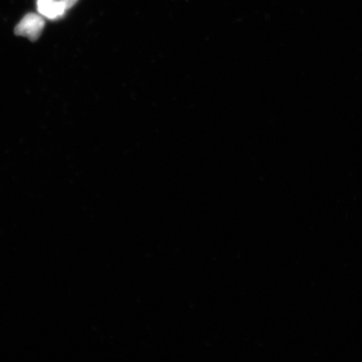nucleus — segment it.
<instances>
[{
    "label": "nucleus",
    "instance_id": "1",
    "mask_svg": "<svg viewBox=\"0 0 362 362\" xmlns=\"http://www.w3.org/2000/svg\"><path fill=\"white\" fill-rule=\"evenodd\" d=\"M45 26V21L40 16L30 13L26 15L16 27L15 33L17 35L28 37L33 42H35L40 35Z\"/></svg>",
    "mask_w": 362,
    "mask_h": 362
},
{
    "label": "nucleus",
    "instance_id": "2",
    "mask_svg": "<svg viewBox=\"0 0 362 362\" xmlns=\"http://www.w3.org/2000/svg\"><path fill=\"white\" fill-rule=\"evenodd\" d=\"M38 11L48 19L54 20L64 15L66 11L64 4L57 0H38Z\"/></svg>",
    "mask_w": 362,
    "mask_h": 362
},
{
    "label": "nucleus",
    "instance_id": "3",
    "mask_svg": "<svg viewBox=\"0 0 362 362\" xmlns=\"http://www.w3.org/2000/svg\"><path fill=\"white\" fill-rule=\"evenodd\" d=\"M61 1L64 4L66 10H69L72 6H74L76 3L78 1V0H61Z\"/></svg>",
    "mask_w": 362,
    "mask_h": 362
}]
</instances>
